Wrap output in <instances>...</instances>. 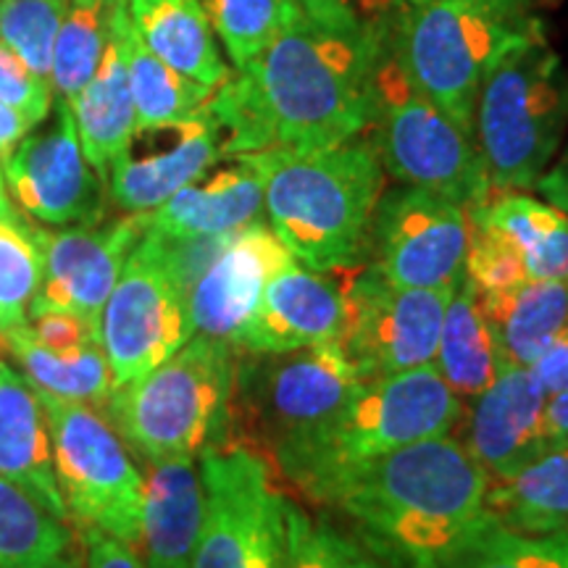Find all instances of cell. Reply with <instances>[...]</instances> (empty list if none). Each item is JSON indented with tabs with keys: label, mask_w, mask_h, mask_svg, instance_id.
<instances>
[{
	"label": "cell",
	"mask_w": 568,
	"mask_h": 568,
	"mask_svg": "<svg viewBox=\"0 0 568 568\" xmlns=\"http://www.w3.org/2000/svg\"><path fill=\"white\" fill-rule=\"evenodd\" d=\"M290 264H295V255L264 219L232 232L190 290L193 335L224 339L234 347V339L258 308L268 280Z\"/></svg>",
	"instance_id": "d6986e66"
},
{
	"label": "cell",
	"mask_w": 568,
	"mask_h": 568,
	"mask_svg": "<svg viewBox=\"0 0 568 568\" xmlns=\"http://www.w3.org/2000/svg\"><path fill=\"white\" fill-rule=\"evenodd\" d=\"M468 211L426 190L393 184L376 203L366 266L397 287L453 290L464 280Z\"/></svg>",
	"instance_id": "5bb4252c"
},
{
	"label": "cell",
	"mask_w": 568,
	"mask_h": 568,
	"mask_svg": "<svg viewBox=\"0 0 568 568\" xmlns=\"http://www.w3.org/2000/svg\"><path fill=\"white\" fill-rule=\"evenodd\" d=\"M531 374L537 376V382L542 385L545 393L558 395L568 389V326L552 343L545 347L529 364Z\"/></svg>",
	"instance_id": "7bdbcfd3"
},
{
	"label": "cell",
	"mask_w": 568,
	"mask_h": 568,
	"mask_svg": "<svg viewBox=\"0 0 568 568\" xmlns=\"http://www.w3.org/2000/svg\"><path fill=\"white\" fill-rule=\"evenodd\" d=\"M479 303L506 364L529 366L568 326V282L529 280Z\"/></svg>",
	"instance_id": "f1b7e54d"
},
{
	"label": "cell",
	"mask_w": 568,
	"mask_h": 568,
	"mask_svg": "<svg viewBox=\"0 0 568 568\" xmlns=\"http://www.w3.org/2000/svg\"><path fill=\"white\" fill-rule=\"evenodd\" d=\"M343 329L345 293L339 274L314 272L295 261L268 280L253 318L234 339V351L293 353L318 343H339Z\"/></svg>",
	"instance_id": "ffe728a7"
},
{
	"label": "cell",
	"mask_w": 568,
	"mask_h": 568,
	"mask_svg": "<svg viewBox=\"0 0 568 568\" xmlns=\"http://www.w3.org/2000/svg\"><path fill=\"white\" fill-rule=\"evenodd\" d=\"M503 353L497 347L495 332L487 322L477 290L466 280L458 282L447 303L443 329L435 355V368L447 382V387L466 403L479 395L500 372Z\"/></svg>",
	"instance_id": "83f0119b"
},
{
	"label": "cell",
	"mask_w": 568,
	"mask_h": 568,
	"mask_svg": "<svg viewBox=\"0 0 568 568\" xmlns=\"http://www.w3.org/2000/svg\"><path fill=\"white\" fill-rule=\"evenodd\" d=\"M374 13L408 80L468 134L489 67L542 27L531 0H385Z\"/></svg>",
	"instance_id": "277c9868"
},
{
	"label": "cell",
	"mask_w": 568,
	"mask_h": 568,
	"mask_svg": "<svg viewBox=\"0 0 568 568\" xmlns=\"http://www.w3.org/2000/svg\"><path fill=\"white\" fill-rule=\"evenodd\" d=\"M282 568H393L355 535L326 518L308 516L301 506L290 510L287 556Z\"/></svg>",
	"instance_id": "8d00e7d4"
},
{
	"label": "cell",
	"mask_w": 568,
	"mask_h": 568,
	"mask_svg": "<svg viewBox=\"0 0 568 568\" xmlns=\"http://www.w3.org/2000/svg\"><path fill=\"white\" fill-rule=\"evenodd\" d=\"M142 481V564L190 568L203 518V485L195 458L151 464Z\"/></svg>",
	"instance_id": "603a6c76"
},
{
	"label": "cell",
	"mask_w": 568,
	"mask_h": 568,
	"mask_svg": "<svg viewBox=\"0 0 568 568\" xmlns=\"http://www.w3.org/2000/svg\"><path fill=\"white\" fill-rule=\"evenodd\" d=\"M237 351L224 339L193 335L153 372L116 387L103 414L148 464L197 458L230 422Z\"/></svg>",
	"instance_id": "52a82bcc"
},
{
	"label": "cell",
	"mask_w": 568,
	"mask_h": 568,
	"mask_svg": "<svg viewBox=\"0 0 568 568\" xmlns=\"http://www.w3.org/2000/svg\"><path fill=\"white\" fill-rule=\"evenodd\" d=\"M30 332L45 351L55 355H80L92 345H101V326L63 311L32 316Z\"/></svg>",
	"instance_id": "60d3db41"
},
{
	"label": "cell",
	"mask_w": 568,
	"mask_h": 568,
	"mask_svg": "<svg viewBox=\"0 0 568 568\" xmlns=\"http://www.w3.org/2000/svg\"><path fill=\"white\" fill-rule=\"evenodd\" d=\"M42 280V255L34 226L13 205L0 169V337L19 329Z\"/></svg>",
	"instance_id": "e575fe53"
},
{
	"label": "cell",
	"mask_w": 568,
	"mask_h": 568,
	"mask_svg": "<svg viewBox=\"0 0 568 568\" xmlns=\"http://www.w3.org/2000/svg\"><path fill=\"white\" fill-rule=\"evenodd\" d=\"M197 458L203 518L190 568H282L293 500L274 466L226 437Z\"/></svg>",
	"instance_id": "30bf717a"
},
{
	"label": "cell",
	"mask_w": 568,
	"mask_h": 568,
	"mask_svg": "<svg viewBox=\"0 0 568 568\" xmlns=\"http://www.w3.org/2000/svg\"><path fill=\"white\" fill-rule=\"evenodd\" d=\"M568 134V69L545 27L506 48L481 80L474 142L493 190L531 193Z\"/></svg>",
	"instance_id": "8992f818"
},
{
	"label": "cell",
	"mask_w": 568,
	"mask_h": 568,
	"mask_svg": "<svg viewBox=\"0 0 568 568\" xmlns=\"http://www.w3.org/2000/svg\"><path fill=\"white\" fill-rule=\"evenodd\" d=\"M416 568H568V529L518 535L485 516L456 545Z\"/></svg>",
	"instance_id": "4dcf8cb0"
},
{
	"label": "cell",
	"mask_w": 568,
	"mask_h": 568,
	"mask_svg": "<svg viewBox=\"0 0 568 568\" xmlns=\"http://www.w3.org/2000/svg\"><path fill=\"white\" fill-rule=\"evenodd\" d=\"M38 389V387H34ZM45 408L55 481L69 518L140 552L142 474L109 418L88 403L38 389Z\"/></svg>",
	"instance_id": "8fae6325"
},
{
	"label": "cell",
	"mask_w": 568,
	"mask_h": 568,
	"mask_svg": "<svg viewBox=\"0 0 568 568\" xmlns=\"http://www.w3.org/2000/svg\"><path fill=\"white\" fill-rule=\"evenodd\" d=\"M84 568H145L142 556L130 545L119 542L116 537L103 535V531L84 529Z\"/></svg>",
	"instance_id": "b9f144b4"
},
{
	"label": "cell",
	"mask_w": 568,
	"mask_h": 568,
	"mask_svg": "<svg viewBox=\"0 0 568 568\" xmlns=\"http://www.w3.org/2000/svg\"><path fill=\"white\" fill-rule=\"evenodd\" d=\"M67 9L69 0H0V40L48 82Z\"/></svg>",
	"instance_id": "74e56055"
},
{
	"label": "cell",
	"mask_w": 568,
	"mask_h": 568,
	"mask_svg": "<svg viewBox=\"0 0 568 568\" xmlns=\"http://www.w3.org/2000/svg\"><path fill=\"white\" fill-rule=\"evenodd\" d=\"M545 435H548V443H568V389L548 397Z\"/></svg>",
	"instance_id": "bcb514c9"
},
{
	"label": "cell",
	"mask_w": 568,
	"mask_h": 568,
	"mask_svg": "<svg viewBox=\"0 0 568 568\" xmlns=\"http://www.w3.org/2000/svg\"><path fill=\"white\" fill-rule=\"evenodd\" d=\"M261 213L264 184L253 163L245 155H224L166 203L148 211L145 226L166 237H222Z\"/></svg>",
	"instance_id": "44dd1931"
},
{
	"label": "cell",
	"mask_w": 568,
	"mask_h": 568,
	"mask_svg": "<svg viewBox=\"0 0 568 568\" xmlns=\"http://www.w3.org/2000/svg\"><path fill=\"white\" fill-rule=\"evenodd\" d=\"M48 568H82V564L74 556H69V552H67V556H61L53 566H48Z\"/></svg>",
	"instance_id": "7dc6e473"
},
{
	"label": "cell",
	"mask_w": 568,
	"mask_h": 568,
	"mask_svg": "<svg viewBox=\"0 0 568 568\" xmlns=\"http://www.w3.org/2000/svg\"><path fill=\"white\" fill-rule=\"evenodd\" d=\"M487 516L518 535H556L568 529V443H550L527 466L489 479Z\"/></svg>",
	"instance_id": "4316f807"
},
{
	"label": "cell",
	"mask_w": 568,
	"mask_h": 568,
	"mask_svg": "<svg viewBox=\"0 0 568 568\" xmlns=\"http://www.w3.org/2000/svg\"><path fill=\"white\" fill-rule=\"evenodd\" d=\"M232 69H243L293 24L297 0H201Z\"/></svg>",
	"instance_id": "d590c367"
},
{
	"label": "cell",
	"mask_w": 568,
	"mask_h": 568,
	"mask_svg": "<svg viewBox=\"0 0 568 568\" xmlns=\"http://www.w3.org/2000/svg\"><path fill=\"white\" fill-rule=\"evenodd\" d=\"M124 55L134 103V126L169 124L195 116L213 95L211 88L180 74L148 51L134 34L132 21L124 34Z\"/></svg>",
	"instance_id": "d6a6232c"
},
{
	"label": "cell",
	"mask_w": 568,
	"mask_h": 568,
	"mask_svg": "<svg viewBox=\"0 0 568 568\" xmlns=\"http://www.w3.org/2000/svg\"><path fill=\"white\" fill-rule=\"evenodd\" d=\"M468 224H471V232H468L464 276L481 297L508 293L518 284L529 282L521 255L514 251L506 237L474 219H468Z\"/></svg>",
	"instance_id": "f35d334b"
},
{
	"label": "cell",
	"mask_w": 568,
	"mask_h": 568,
	"mask_svg": "<svg viewBox=\"0 0 568 568\" xmlns=\"http://www.w3.org/2000/svg\"><path fill=\"white\" fill-rule=\"evenodd\" d=\"M34 126L38 124H34L32 119H27L24 113L0 101V166H3V161L9 159L13 148H17Z\"/></svg>",
	"instance_id": "f6af8a7d"
},
{
	"label": "cell",
	"mask_w": 568,
	"mask_h": 568,
	"mask_svg": "<svg viewBox=\"0 0 568 568\" xmlns=\"http://www.w3.org/2000/svg\"><path fill=\"white\" fill-rule=\"evenodd\" d=\"M0 479L24 489L61 521L69 518L67 503L55 481L51 432L38 389L3 361H0Z\"/></svg>",
	"instance_id": "7402d4cb"
},
{
	"label": "cell",
	"mask_w": 568,
	"mask_h": 568,
	"mask_svg": "<svg viewBox=\"0 0 568 568\" xmlns=\"http://www.w3.org/2000/svg\"><path fill=\"white\" fill-rule=\"evenodd\" d=\"M460 397L435 364L361 382L351 400L316 435L274 460L276 477L305 500L322 506L326 489L351 471L397 447L450 435L460 418Z\"/></svg>",
	"instance_id": "5b68a950"
},
{
	"label": "cell",
	"mask_w": 568,
	"mask_h": 568,
	"mask_svg": "<svg viewBox=\"0 0 568 568\" xmlns=\"http://www.w3.org/2000/svg\"><path fill=\"white\" fill-rule=\"evenodd\" d=\"M487 474L460 439L439 435L351 468L326 489L355 537L393 568H416L487 516Z\"/></svg>",
	"instance_id": "7a4b0ae2"
},
{
	"label": "cell",
	"mask_w": 568,
	"mask_h": 568,
	"mask_svg": "<svg viewBox=\"0 0 568 568\" xmlns=\"http://www.w3.org/2000/svg\"><path fill=\"white\" fill-rule=\"evenodd\" d=\"M142 45L190 80L216 90L232 74L201 0H126Z\"/></svg>",
	"instance_id": "d4e9b609"
},
{
	"label": "cell",
	"mask_w": 568,
	"mask_h": 568,
	"mask_svg": "<svg viewBox=\"0 0 568 568\" xmlns=\"http://www.w3.org/2000/svg\"><path fill=\"white\" fill-rule=\"evenodd\" d=\"M355 3H358V6H364L366 11H374V9H379V6L385 3V0H355Z\"/></svg>",
	"instance_id": "681fc988"
},
{
	"label": "cell",
	"mask_w": 568,
	"mask_h": 568,
	"mask_svg": "<svg viewBox=\"0 0 568 568\" xmlns=\"http://www.w3.org/2000/svg\"><path fill=\"white\" fill-rule=\"evenodd\" d=\"M372 134L385 174L474 209L493 193L474 134L439 111L382 42L374 71Z\"/></svg>",
	"instance_id": "9c48e42d"
},
{
	"label": "cell",
	"mask_w": 568,
	"mask_h": 568,
	"mask_svg": "<svg viewBox=\"0 0 568 568\" xmlns=\"http://www.w3.org/2000/svg\"><path fill=\"white\" fill-rule=\"evenodd\" d=\"M190 337L187 293L163 258L159 237L145 230L101 314V345L113 389L142 379Z\"/></svg>",
	"instance_id": "7c38bea8"
},
{
	"label": "cell",
	"mask_w": 568,
	"mask_h": 568,
	"mask_svg": "<svg viewBox=\"0 0 568 568\" xmlns=\"http://www.w3.org/2000/svg\"><path fill=\"white\" fill-rule=\"evenodd\" d=\"M264 184V213L297 264L324 274L366 264L368 230L387 187L372 134L318 151L245 153Z\"/></svg>",
	"instance_id": "3957f363"
},
{
	"label": "cell",
	"mask_w": 568,
	"mask_h": 568,
	"mask_svg": "<svg viewBox=\"0 0 568 568\" xmlns=\"http://www.w3.org/2000/svg\"><path fill=\"white\" fill-rule=\"evenodd\" d=\"M468 219L506 237L521 255L529 280L568 282V213L545 197L493 190L468 209Z\"/></svg>",
	"instance_id": "484cf974"
},
{
	"label": "cell",
	"mask_w": 568,
	"mask_h": 568,
	"mask_svg": "<svg viewBox=\"0 0 568 568\" xmlns=\"http://www.w3.org/2000/svg\"><path fill=\"white\" fill-rule=\"evenodd\" d=\"M222 153V134L205 111L180 122L134 126L109 166V197L124 213H148L197 180Z\"/></svg>",
	"instance_id": "e0dca14e"
},
{
	"label": "cell",
	"mask_w": 568,
	"mask_h": 568,
	"mask_svg": "<svg viewBox=\"0 0 568 568\" xmlns=\"http://www.w3.org/2000/svg\"><path fill=\"white\" fill-rule=\"evenodd\" d=\"M303 9H314V6H326V3H345V0H297Z\"/></svg>",
	"instance_id": "c3c4849f"
},
{
	"label": "cell",
	"mask_w": 568,
	"mask_h": 568,
	"mask_svg": "<svg viewBox=\"0 0 568 568\" xmlns=\"http://www.w3.org/2000/svg\"><path fill=\"white\" fill-rule=\"evenodd\" d=\"M3 345L17 358L32 387L67 397L77 403H92L103 408L113 393L111 366L103 345H92L80 355H55L45 351L30 332V322L3 337Z\"/></svg>",
	"instance_id": "f546056e"
},
{
	"label": "cell",
	"mask_w": 568,
	"mask_h": 568,
	"mask_svg": "<svg viewBox=\"0 0 568 568\" xmlns=\"http://www.w3.org/2000/svg\"><path fill=\"white\" fill-rule=\"evenodd\" d=\"M142 234L145 213L53 230L34 226L42 255V280L30 303V318L63 311L101 326L103 305Z\"/></svg>",
	"instance_id": "2e32d148"
},
{
	"label": "cell",
	"mask_w": 568,
	"mask_h": 568,
	"mask_svg": "<svg viewBox=\"0 0 568 568\" xmlns=\"http://www.w3.org/2000/svg\"><path fill=\"white\" fill-rule=\"evenodd\" d=\"M535 190L545 197V201L568 213V134L564 145H560L558 155L552 159L548 172L542 174V180L537 182Z\"/></svg>",
	"instance_id": "ee69618b"
},
{
	"label": "cell",
	"mask_w": 568,
	"mask_h": 568,
	"mask_svg": "<svg viewBox=\"0 0 568 568\" xmlns=\"http://www.w3.org/2000/svg\"><path fill=\"white\" fill-rule=\"evenodd\" d=\"M0 101L42 124L53 109V84L27 67L17 53L0 40Z\"/></svg>",
	"instance_id": "ab89813d"
},
{
	"label": "cell",
	"mask_w": 568,
	"mask_h": 568,
	"mask_svg": "<svg viewBox=\"0 0 568 568\" xmlns=\"http://www.w3.org/2000/svg\"><path fill=\"white\" fill-rule=\"evenodd\" d=\"M126 27H130V6L124 3L95 74L69 103L84 159L103 180L109 176L113 159L122 153L134 132V103L124 55Z\"/></svg>",
	"instance_id": "cb8c5ba5"
},
{
	"label": "cell",
	"mask_w": 568,
	"mask_h": 568,
	"mask_svg": "<svg viewBox=\"0 0 568 568\" xmlns=\"http://www.w3.org/2000/svg\"><path fill=\"white\" fill-rule=\"evenodd\" d=\"M379 53V19L355 0L303 9L205 103L222 153L318 151L368 132Z\"/></svg>",
	"instance_id": "6da1fadb"
},
{
	"label": "cell",
	"mask_w": 568,
	"mask_h": 568,
	"mask_svg": "<svg viewBox=\"0 0 568 568\" xmlns=\"http://www.w3.org/2000/svg\"><path fill=\"white\" fill-rule=\"evenodd\" d=\"M345 329L339 345L364 379L435 364L453 290L397 287L372 266L339 272Z\"/></svg>",
	"instance_id": "4fadbf2b"
},
{
	"label": "cell",
	"mask_w": 568,
	"mask_h": 568,
	"mask_svg": "<svg viewBox=\"0 0 568 568\" xmlns=\"http://www.w3.org/2000/svg\"><path fill=\"white\" fill-rule=\"evenodd\" d=\"M69 545L67 521L0 479V568H48L67 556Z\"/></svg>",
	"instance_id": "836d02e7"
},
{
	"label": "cell",
	"mask_w": 568,
	"mask_h": 568,
	"mask_svg": "<svg viewBox=\"0 0 568 568\" xmlns=\"http://www.w3.org/2000/svg\"><path fill=\"white\" fill-rule=\"evenodd\" d=\"M545 406L548 393L531 368L503 364L495 379L464 403L453 435L487 479L510 477L550 445L545 435Z\"/></svg>",
	"instance_id": "ac0fdd59"
},
{
	"label": "cell",
	"mask_w": 568,
	"mask_h": 568,
	"mask_svg": "<svg viewBox=\"0 0 568 568\" xmlns=\"http://www.w3.org/2000/svg\"><path fill=\"white\" fill-rule=\"evenodd\" d=\"M45 130H32L3 161V182L13 205L48 226L103 222L109 184L84 159L74 113L63 98L53 101Z\"/></svg>",
	"instance_id": "9a60e30c"
},
{
	"label": "cell",
	"mask_w": 568,
	"mask_h": 568,
	"mask_svg": "<svg viewBox=\"0 0 568 568\" xmlns=\"http://www.w3.org/2000/svg\"><path fill=\"white\" fill-rule=\"evenodd\" d=\"M366 382L339 343L293 353H237L226 439L258 450L268 464L316 435Z\"/></svg>",
	"instance_id": "ba28073f"
},
{
	"label": "cell",
	"mask_w": 568,
	"mask_h": 568,
	"mask_svg": "<svg viewBox=\"0 0 568 568\" xmlns=\"http://www.w3.org/2000/svg\"><path fill=\"white\" fill-rule=\"evenodd\" d=\"M124 3L126 0H69L53 45L51 84L55 98L71 103L90 82Z\"/></svg>",
	"instance_id": "1f68e13d"
}]
</instances>
